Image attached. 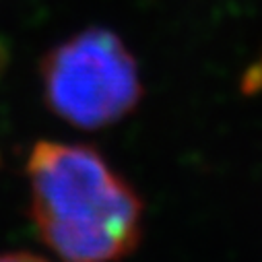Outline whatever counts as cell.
I'll list each match as a JSON object with an SVG mask.
<instances>
[{"label": "cell", "instance_id": "obj_2", "mask_svg": "<svg viewBox=\"0 0 262 262\" xmlns=\"http://www.w3.org/2000/svg\"><path fill=\"white\" fill-rule=\"evenodd\" d=\"M39 75L48 107L83 130H99L124 120L143 97L135 56L103 27L79 31L48 50Z\"/></svg>", "mask_w": 262, "mask_h": 262}, {"label": "cell", "instance_id": "obj_1", "mask_svg": "<svg viewBox=\"0 0 262 262\" xmlns=\"http://www.w3.org/2000/svg\"><path fill=\"white\" fill-rule=\"evenodd\" d=\"M27 180L35 229L64 262H118L139 248L141 196L93 147L39 141Z\"/></svg>", "mask_w": 262, "mask_h": 262}, {"label": "cell", "instance_id": "obj_4", "mask_svg": "<svg viewBox=\"0 0 262 262\" xmlns=\"http://www.w3.org/2000/svg\"><path fill=\"white\" fill-rule=\"evenodd\" d=\"M7 62H9V52H7V46L0 41V75H3L5 67H7Z\"/></svg>", "mask_w": 262, "mask_h": 262}, {"label": "cell", "instance_id": "obj_3", "mask_svg": "<svg viewBox=\"0 0 262 262\" xmlns=\"http://www.w3.org/2000/svg\"><path fill=\"white\" fill-rule=\"evenodd\" d=\"M0 262H48V260L29 252H9V254H0Z\"/></svg>", "mask_w": 262, "mask_h": 262}]
</instances>
